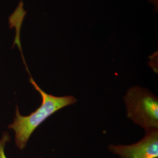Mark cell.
Masks as SVG:
<instances>
[{"label": "cell", "mask_w": 158, "mask_h": 158, "mask_svg": "<svg viewBox=\"0 0 158 158\" xmlns=\"http://www.w3.org/2000/svg\"><path fill=\"white\" fill-rule=\"evenodd\" d=\"M108 149L123 158H158V129L145 130V136L134 144L110 145Z\"/></svg>", "instance_id": "3957f363"}, {"label": "cell", "mask_w": 158, "mask_h": 158, "mask_svg": "<svg viewBox=\"0 0 158 158\" xmlns=\"http://www.w3.org/2000/svg\"><path fill=\"white\" fill-rule=\"evenodd\" d=\"M10 141V136L6 132H4L2 134L1 139L0 140V158H7L5 154V147L6 143Z\"/></svg>", "instance_id": "277c9868"}, {"label": "cell", "mask_w": 158, "mask_h": 158, "mask_svg": "<svg viewBox=\"0 0 158 158\" xmlns=\"http://www.w3.org/2000/svg\"><path fill=\"white\" fill-rule=\"evenodd\" d=\"M151 4L155 6V12H157L158 8V0H148Z\"/></svg>", "instance_id": "5b68a950"}, {"label": "cell", "mask_w": 158, "mask_h": 158, "mask_svg": "<svg viewBox=\"0 0 158 158\" xmlns=\"http://www.w3.org/2000/svg\"><path fill=\"white\" fill-rule=\"evenodd\" d=\"M29 82L34 88L40 92L42 96V102L40 107L28 116H23L20 114L17 106L15 117L9 128L14 130L15 133V144L19 149L26 147L32 134L46 119L50 117L57 111L70 105H73L77 102V99L72 96L57 97L46 93L42 90L34 79L31 76Z\"/></svg>", "instance_id": "6da1fadb"}, {"label": "cell", "mask_w": 158, "mask_h": 158, "mask_svg": "<svg viewBox=\"0 0 158 158\" xmlns=\"http://www.w3.org/2000/svg\"><path fill=\"white\" fill-rule=\"evenodd\" d=\"M127 117L145 130L158 129V98L139 86L131 87L124 97Z\"/></svg>", "instance_id": "7a4b0ae2"}]
</instances>
